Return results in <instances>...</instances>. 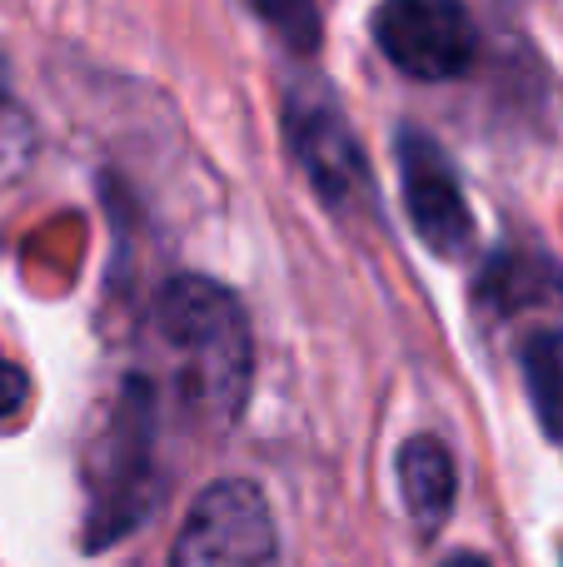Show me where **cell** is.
<instances>
[{
  "label": "cell",
  "mask_w": 563,
  "mask_h": 567,
  "mask_svg": "<svg viewBox=\"0 0 563 567\" xmlns=\"http://www.w3.org/2000/svg\"><path fill=\"white\" fill-rule=\"evenodd\" d=\"M295 55H315L325 30H319V6L315 0H245Z\"/></svg>",
  "instance_id": "cell-9"
},
{
  "label": "cell",
  "mask_w": 563,
  "mask_h": 567,
  "mask_svg": "<svg viewBox=\"0 0 563 567\" xmlns=\"http://www.w3.org/2000/svg\"><path fill=\"white\" fill-rule=\"evenodd\" d=\"M375 40L414 80L464 75L479 55V30L464 0H385L375 10Z\"/></svg>",
  "instance_id": "cell-4"
},
{
  "label": "cell",
  "mask_w": 563,
  "mask_h": 567,
  "mask_svg": "<svg viewBox=\"0 0 563 567\" xmlns=\"http://www.w3.org/2000/svg\"><path fill=\"white\" fill-rule=\"evenodd\" d=\"M25 399H30L25 369H20V363H10V359H0V419H16V413L25 409Z\"/></svg>",
  "instance_id": "cell-10"
},
{
  "label": "cell",
  "mask_w": 563,
  "mask_h": 567,
  "mask_svg": "<svg viewBox=\"0 0 563 567\" xmlns=\"http://www.w3.org/2000/svg\"><path fill=\"white\" fill-rule=\"evenodd\" d=\"M399 175H405V205L419 239L434 255H459L474 239V215H469L464 185H459V169L444 155V145L424 130L405 125L399 130Z\"/></svg>",
  "instance_id": "cell-5"
},
{
  "label": "cell",
  "mask_w": 563,
  "mask_h": 567,
  "mask_svg": "<svg viewBox=\"0 0 563 567\" xmlns=\"http://www.w3.org/2000/svg\"><path fill=\"white\" fill-rule=\"evenodd\" d=\"M444 567H489V563L474 558V553H454V558H444Z\"/></svg>",
  "instance_id": "cell-11"
},
{
  "label": "cell",
  "mask_w": 563,
  "mask_h": 567,
  "mask_svg": "<svg viewBox=\"0 0 563 567\" xmlns=\"http://www.w3.org/2000/svg\"><path fill=\"white\" fill-rule=\"evenodd\" d=\"M285 130H289V145H295L299 165L309 169V179H315L325 205L345 209L349 199H369V165H365V155H359L355 135H349L345 115H339L325 95H315V100L289 95Z\"/></svg>",
  "instance_id": "cell-6"
},
{
  "label": "cell",
  "mask_w": 563,
  "mask_h": 567,
  "mask_svg": "<svg viewBox=\"0 0 563 567\" xmlns=\"http://www.w3.org/2000/svg\"><path fill=\"white\" fill-rule=\"evenodd\" d=\"M275 518L255 483L225 478L205 488L175 538L170 567H269Z\"/></svg>",
  "instance_id": "cell-3"
},
{
  "label": "cell",
  "mask_w": 563,
  "mask_h": 567,
  "mask_svg": "<svg viewBox=\"0 0 563 567\" xmlns=\"http://www.w3.org/2000/svg\"><path fill=\"white\" fill-rule=\"evenodd\" d=\"M150 333L185 409L225 429L249 393V323L235 293L195 275L170 279L150 313Z\"/></svg>",
  "instance_id": "cell-1"
},
{
  "label": "cell",
  "mask_w": 563,
  "mask_h": 567,
  "mask_svg": "<svg viewBox=\"0 0 563 567\" xmlns=\"http://www.w3.org/2000/svg\"><path fill=\"white\" fill-rule=\"evenodd\" d=\"M399 488H405V508L419 523V533L444 528V518L454 513V493H459V473H454V453L439 439L419 433L399 449Z\"/></svg>",
  "instance_id": "cell-7"
},
{
  "label": "cell",
  "mask_w": 563,
  "mask_h": 567,
  "mask_svg": "<svg viewBox=\"0 0 563 567\" xmlns=\"http://www.w3.org/2000/svg\"><path fill=\"white\" fill-rule=\"evenodd\" d=\"M524 373L549 433L563 439V333H534L524 349Z\"/></svg>",
  "instance_id": "cell-8"
},
{
  "label": "cell",
  "mask_w": 563,
  "mask_h": 567,
  "mask_svg": "<svg viewBox=\"0 0 563 567\" xmlns=\"http://www.w3.org/2000/svg\"><path fill=\"white\" fill-rule=\"evenodd\" d=\"M150 429H155V403L145 383H130L120 399V419L105 453L90 468L95 498H90L85 548H105L120 533H130L155 503V458H150Z\"/></svg>",
  "instance_id": "cell-2"
}]
</instances>
